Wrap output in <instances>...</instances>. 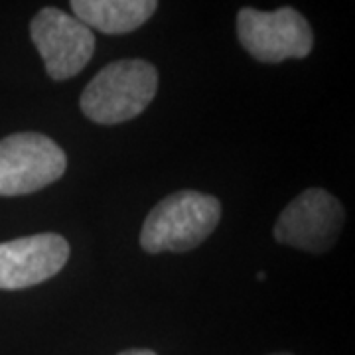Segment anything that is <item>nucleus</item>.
<instances>
[{
  "label": "nucleus",
  "instance_id": "1",
  "mask_svg": "<svg viewBox=\"0 0 355 355\" xmlns=\"http://www.w3.org/2000/svg\"><path fill=\"white\" fill-rule=\"evenodd\" d=\"M221 219V203L202 191L184 190L164 198L148 214L140 245L146 253H184L202 245Z\"/></svg>",
  "mask_w": 355,
  "mask_h": 355
},
{
  "label": "nucleus",
  "instance_id": "2",
  "mask_svg": "<svg viewBox=\"0 0 355 355\" xmlns=\"http://www.w3.org/2000/svg\"><path fill=\"white\" fill-rule=\"evenodd\" d=\"M158 91V71L144 60H119L103 67L81 95V111L99 125H119L139 116Z\"/></svg>",
  "mask_w": 355,
  "mask_h": 355
},
{
  "label": "nucleus",
  "instance_id": "3",
  "mask_svg": "<svg viewBox=\"0 0 355 355\" xmlns=\"http://www.w3.org/2000/svg\"><path fill=\"white\" fill-rule=\"evenodd\" d=\"M67 156L40 132H16L0 140V196L14 198L42 190L64 176Z\"/></svg>",
  "mask_w": 355,
  "mask_h": 355
},
{
  "label": "nucleus",
  "instance_id": "4",
  "mask_svg": "<svg viewBox=\"0 0 355 355\" xmlns=\"http://www.w3.org/2000/svg\"><path fill=\"white\" fill-rule=\"evenodd\" d=\"M237 36L243 48L265 64L304 60L314 46L308 20L291 6L275 12L241 8L237 14Z\"/></svg>",
  "mask_w": 355,
  "mask_h": 355
},
{
  "label": "nucleus",
  "instance_id": "5",
  "mask_svg": "<svg viewBox=\"0 0 355 355\" xmlns=\"http://www.w3.org/2000/svg\"><path fill=\"white\" fill-rule=\"evenodd\" d=\"M343 221L342 203L326 190L310 188L284 207L275 225V239L308 253H326L338 239Z\"/></svg>",
  "mask_w": 355,
  "mask_h": 355
},
{
  "label": "nucleus",
  "instance_id": "6",
  "mask_svg": "<svg viewBox=\"0 0 355 355\" xmlns=\"http://www.w3.org/2000/svg\"><path fill=\"white\" fill-rule=\"evenodd\" d=\"M30 36L55 81L77 76L95 51L93 32L60 8H42L30 22Z\"/></svg>",
  "mask_w": 355,
  "mask_h": 355
},
{
  "label": "nucleus",
  "instance_id": "7",
  "mask_svg": "<svg viewBox=\"0 0 355 355\" xmlns=\"http://www.w3.org/2000/svg\"><path fill=\"white\" fill-rule=\"evenodd\" d=\"M69 259V243L58 233H38L0 243V291H22L55 277Z\"/></svg>",
  "mask_w": 355,
  "mask_h": 355
},
{
  "label": "nucleus",
  "instance_id": "8",
  "mask_svg": "<svg viewBox=\"0 0 355 355\" xmlns=\"http://www.w3.org/2000/svg\"><path fill=\"white\" fill-rule=\"evenodd\" d=\"M158 4L154 0H73L71 10L79 22L103 34H127L144 24Z\"/></svg>",
  "mask_w": 355,
  "mask_h": 355
},
{
  "label": "nucleus",
  "instance_id": "9",
  "mask_svg": "<svg viewBox=\"0 0 355 355\" xmlns=\"http://www.w3.org/2000/svg\"><path fill=\"white\" fill-rule=\"evenodd\" d=\"M119 355H156L150 349H127V352H121Z\"/></svg>",
  "mask_w": 355,
  "mask_h": 355
},
{
  "label": "nucleus",
  "instance_id": "10",
  "mask_svg": "<svg viewBox=\"0 0 355 355\" xmlns=\"http://www.w3.org/2000/svg\"><path fill=\"white\" fill-rule=\"evenodd\" d=\"M257 280H265V272H263V270H261V272L257 275Z\"/></svg>",
  "mask_w": 355,
  "mask_h": 355
},
{
  "label": "nucleus",
  "instance_id": "11",
  "mask_svg": "<svg viewBox=\"0 0 355 355\" xmlns=\"http://www.w3.org/2000/svg\"><path fill=\"white\" fill-rule=\"evenodd\" d=\"M272 355H291V354H272Z\"/></svg>",
  "mask_w": 355,
  "mask_h": 355
}]
</instances>
